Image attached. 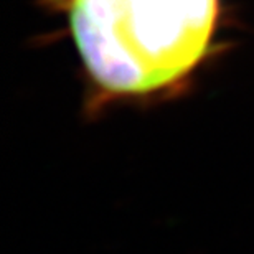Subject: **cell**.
Wrapping results in <instances>:
<instances>
[{"mask_svg": "<svg viewBox=\"0 0 254 254\" xmlns=\"http://www.w3.org/2000/svg\"><path fill=\"white\" fill-rule=\"evenodd\" d=\"M220 0H71L74 45L103 99L179 89L210 50Z\"/></svg>", "mask_w": 254, "mask_h": 254, "instance_id": "obj_1", "label": "cell"}]
</instances>
